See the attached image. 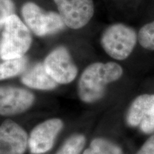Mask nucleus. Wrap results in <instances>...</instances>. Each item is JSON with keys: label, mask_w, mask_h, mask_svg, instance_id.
Listing matches in <instances>:
<instances>
[{"label": "nucleus", "mask_w": 154, "mask_h": 154, "mask_svg": "<svg viewBox=\"0 0 154 154\" xmlns=\"http://www.w3.org/2000/svg\"><path fill=\"white\" fill-rule=\"evenodd\" d=\"M123 72L122 67L112 61L90 64L84 69L79 81L80 99L88 103L99 101L104 95L108 84L119 80Z\"/></svg>", "instance_id": "obj_1"}, {"label": "nucleus", "mask_w": 154, "mask_h": 154, "mask_svg": "<svg viewBox=\"0 0 154 154\" xmlns=\"http://www.w3.org/2000/svg\"><path fill=\"white\" fill-rule=\"evenodd\" d=\"M32 43L29 29L17 14L6 19L0 41V58L2 60L24 57Z\"/></svg>", "instance_id": "obj_2"}, {"label": "nucleus", "mask_w": 154, "mask_h": 154, "mask_svg": "<svg viewBox=\"0 0 154 154\" xmlns=\"http://www.w3.org/2000/svg\"><path fill=\"white\" fill-rule=\"evenodd\" d=\"M137 42L134 29L126 24H111L101 35V44L108 55L116 60H124L132 53Z\"/></svg>", "instance_id": "obj_3"}, {"label": "nucleus", "mask_w": 154, "mask_h": 154, "mask_svg": "<svg viewBox=\"0 0 154 154\" xmlns=\"http://www.w3.org/2000/svg\"><path fill=\"white\" fill-rule=\"evenodd\" d=\"M21 14L25 24L38 36L56 34L66 26L59 13L44 11L32 2H27L22 5Z\"/></svg>", "instance_id": "obj_4"}, {"label": "nucleus", "mask_w": 154, "mask_h": 154, "mask_svg": "<svg viewBox=\"0 0 154 154\" xmlns=\"http://www.w3.org/2000/svg\"><path fill=\"white\" fill-rule=\"evenodd\" d=\"M43 64L47 74L57 84H69L78 74V69L70 52L63 46L52 50L45 58Z\"/></svg>", "instance_id": "obj_5"}, {"label": "nucleus", "mask_w": 154, "mask_h": 154, "mask_svg": "<svg viewBox=\"0 0 154 154\" xmlns=\"http://www.w3.org/2000/svg\"><path fill=\"white\" fill-rule=\"evenodd\" d=\"M65 26L79 29L86 26L94 14L93 0H53Z\"/></svg>", "instance_id": "obj_6"}, {"label": "nucleus", "mask_w": 154, "mask_h": 154, "mask_svg": "<svg viewBox=\"0 0 154 154\" xmlns=\"http://www.w3.org/2000/svg\"><path fill=\"white\" fill-rule=\"evenodd\" d=\"M63 126L61 119H50L34 127L28 139L31 153L42 154L49 151Z\"/></svg>", "instance_id": "obj_7"}, {"label": "nucleus", "mask_w": 154, "mask_h": 154, "mask_svg": "<svg viewBox=\"0 0 154 154\" xmlns=\"http://www.w3.org/2000/svg\"><path fill=\"white\" fill-rule=\"evenodd\" d=\"M35 97L24 88L14 86H0V115H18L29 109Z\"/></svg>", "instance_id": "obj_8"}, {"label": "nucleus", "mask_w": 154, "mask_h": 154, "mask_svg": "<svg viewBox=\"0 0 154 154\" xmlns=\"http://www.w3.org/2000/svg\"><path fill=\"white\" fill-rule=\"evenodd\" d=\"M126 120L129 126H139L145 134L154 131V94L136 97L130 106Z\"/></svg>", "instance_id": "obj_9"}, {"label": "nucleus", "mask_w": 154, "mask_h": 154, "mask_svg": "<svg viewBox=\"0 0 154 154\" xmlns=\"http://www.w3.org/2000/svg\"><path fill=\"white\" fill-rule=\"evenodd\" d=\"M28 136L24 128L11 120L0 125V154H24Z\"/></svg>", "instance_id": "obj_10"}, {"label": "nucleus", "mask_w": 154, "mask_h": 154, "mask_svg": "<svg viewBox=\"0 0 154 154\" xmlns=\"http://www.w3.org/2000/svg\"><path fill=\"white\" fill-rule=\"evenodd\" d=\"M21 80L25 86L38 90H52L58 84L47 74L42 63H36L24 72Z\"/></svg>", "instance_id": "obj_11"}, {"label": "nucleus", "mask_w": 154, "mask_h": 154, "mask_svg": "<svg viewBox=\"0 0 154 154\" xmlns=\"http://www.w3.org/2000/svg\"><path fill=\"white\" fill-rule=\"evenodd\" d=\"M27 65L25 57L4 60L0 63V80L14 77L24 72Z\"/></svg>", "instance_id": "obj_12"}, {"label": "nucleus", "mask_w": 154, "mask_h": 154, "mask_svg": "<svg viewBox=\"0 0 154 154\" xmlns=\"http://www.w3.org/2000/svg\"><path fill=\"white\" fill-rule=\"evenodd\" d=\"M83 154H122L118 146L104 138H95Z\"/></svg>", "instance_id": "obj_13"}, {"label": "nucleus", "mask_w": 154, "mask_h": 154, "mask_svg": "<svg viewBox=\"0 0 154 154\" xmlns=\"http://www.w3.org/2000/svg\"><path fill=\"white\" fill-rule=\"evenodd\" d=\"M86 143V138L82 134L69 137L56 154H80Z\"/></svg>", "instance_id": "obj_14"}, {"label": "nucleus", "mask_w": 154, "mask_h": 154, "mask_svg": "<svg viewBox=\"0 0 154 154\" xmlns=\"http://www.w3.org/2000/svg\"><path fill=\"white\" fill-rule=\"evenodd\" d=\"M138 40L144 49L154 51V21L140 28L138 34Z\"/></svg>", "instance_id": "obj_15"}, {"label": "nucleus", "mask_w": 154, "mask_h": 154, "mask_svg": "<svg viewBox=\"0 0 154 154\" xmlns=\"http://www.w3.org/2000/svg\"><path fill=\"white\" fill-rule=\"evenodd\" d=\"M15 14V5L13 0H0V26L6 19Z\"/></svg>", "instance_id": "obj_16"}, {"label": "nucleus", "mask_w": 154, "mask_h": 154, "mask_svg": "<svg viewBox=\"0 0 154 154\" xmlns=\"http://www.w3.org/2000/svg\"><path fill=\"white\" fill-rule=\"evenodd\" d=\"M136 154H154V135L146 140Z\"/></svg>", "instance_id": "obj_17"}]
</instances>
